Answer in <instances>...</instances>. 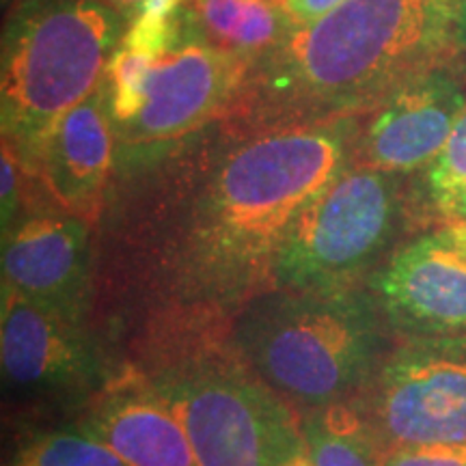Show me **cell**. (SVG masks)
Wrapping results in <instances>:
<instances>
[{
  "instance_id": "obj_10",
  "label": "cell",
  "mask_w": 466,
  "mask_h": 466,
  "mask_svg": "<svg viewBox=\"0 0 466 466\" xmlns=\"http://www.w3.org/2000/svg\"><path fill=\"white\" fill-rule=\"evenodd\" d=\"M370 289L378 311L412 337L466 335V255L447 229L400 247Z\"/></svg>"
},
{
  "instance_id": "obj_24",
  "label": "cell",
  "mask_w": 466,
  "mask_h": 466,
  "mask_svg": "<svg viewBox=\"0 0 466 466\" xmlns=\"http://www.w3.org/2000/svg\"><path fill=\"white\" fill-rule=\"evenodd\" d=\"M108 3L113 5V7L119 9L121 14H124L127 20H130V17L137 14V11H141L145 5L151 3V0H108Z\"/></svg>"
},
{
  "instance_id": "obj_14",
  "label": "cell",
  "mask_w": 466,
  "mask_h": 466,
  "mask_svg": "<svg viewBox=\"0 0 466 466\" xmlns=\"http://www.w3.org/2000/svg\"><path fill=\"white\" fill-rule=\"evenodd\" d=\"M78 423L126 466H199L182 423L138 367L106 380Z\"/></svg>"
},
{
  "instance_id": "obj_12",
  "label": "cell",
  "mask_w": 466,
  "mask_h": 466,
  "mask_svg": "<svg viewBox=\"0 0 466 466\" xmlns=\"http://www.w3.org/2000/svg\"><path fill=\"white\" fill-rule=\"evenodd\" d=\"M3 285L83 322L91 288V225L56 209L28 214L3 238Z\"/></svg>"
},
{
  "instance_id": "obj_8",
  "label": "cell",
  "mask_w": 466,
  "mask_h": 466,
  "mask_svg": "<svg viewBox=\"0 0 466 466\" xmlns=\"http://www.w3.org/2000/svg\"><path fill=\"white\" fill-rule=\"evenodd\" d=\"M250 67L209 44L182 15L175 39L149 67L137 113L115 130L121 162H147L151 151L229 113Z\"/></svg>"
},
{
  "instance_id": "obj_23",
  "label": "cell",
  "mask_w": 466,
  "mask_h": 466,
  "mask_svg": "<svg viewBox=\"0 0 466 466\" xmlns=\"http://www.w3.org/2000/svg\"><path fill=\"white\" fill-rule=\"evenodd\" d=\"M456 9V42L458 48L466 50V0H453Z\"/></svg>"
},
{
  "instance_id": "obj_9",
  "label": "cell",
  "mask_w": 466,
  "mask_h": 466,
  "mask_svg": "<svg viewBox=\"0 0 466 466\" xmlns=\"http://www.w3.org/2000/svg\"><path fill=\"white\" fill-rule=\"evenodd\" d=\"M0 367L5 391L25 400L89 401L106 384L83 322L39 307L3 285Z\"/></svg>"
},
{
  "instance_id": "obj_11",
  "label": "cell",
  "mask_w": 466,
  "mask_h": 466,
  "mask_svg": "<svg viewBox=\"0 0 466 466\" xmlns=\"http://www.w3.org/2000/svg\"><path fill=\"white\" fill-rule=\"evenodd\" d=\"M464 110L466 89L451 72L436 67L417 76L370 110L352 160L391 175L425 171Z\"/></svg>"
},
{
  "instance_id": "obj_3",
  "label": "cell",
  "mask_w": 466,
  "mask_h": 466,
  "mask_svg": "<svg viewBox=\"0 0 466 466\" xmlns=\"http://www.w3.org/2000/svg\"><path fill=\"white\" fill-rule=\"evenodd\" d=\"M380 311L359 289H268L231 324V346L296 412L346 404L380 367Z\"/></svg>"
},
{
  "instance_id": "obj_16",
  "label": "cell",
  "mask_w": 466,
  "mask_h": 466,
  "mask_svg": "<svg viewBox=\"0 0 466 466\" xmlns=\"http://www.w3.org/2000/svg\"><path fill=\"white\" fill-rule=\"evenodd\" d=\"M302 436L316 466H382L380 441L352 404H335L302 417Z\"/></svg>"
},
{
  "instance_id": "obj_20",
  "label": "cell",
  "mask_w": 466,
  "mask_h": 466,
  "mask_svg": "<svg viewBox=\"0 0 466 466\" xmlns=\"http://www.w3.org/2000/svg\"><path fill=\"white\" fill-rule=\"evenodd\" d=\"M382 466H466V445L398 447Z\"/></svg>"
},
{
  "instance_id": "obj_2",
  "label": "cell",
  "mask_w": 466,
  "mask_h": 466,
  "mask_svg": "<svg viewBox=\"0 0 466 466\" xmlns=\"http://www.w3.org/2000/svg\"><path fill=\"white\" fill-rule=\"evenodd\" d=\"M456 48L453 0H348L253 63L227 115L255 132L352 116Z\"/></svg>"
},
{
  "instance_id": "obj_6",
  "label": "cell",
  "mask_w": 466,
  "mask_h": 466,
  "mask_svg": "<svg viewBox=\"0 0 466 466\" xmlns=\"http://www.w3.org/2000/svg\"><path fill=\"white\" fill-rule=\"evenodd\" d=\"M398 217V175L350 160L285 233L272 289H352L387 248Z\"/></svg>"
},
{
  "instance_id": "obj_26",
  "label": "cell",
  "mask_w": 466,
  "mask_h": 466,
  "mask_svg": "<svg viewBox=\"0 0 466 466\" xmlns=\"http://www.w3.org/2000/svg\"><path fill=\"white\" fill-rule=\"evenodd\" d=\"M283 466H316V464H313V460L309 458V453L305 450V451L296 453V456H291Z\"/></svg>"
},
{
  "instance_id": "obj_28",
  "label": "cell",
  "mask_w": 466,
  "mask_h": 466,
  "mask_svg": "<svg viewBox=\"0 0 466 466\" xmlns=\"http://www.w3.org/2000/svg\"><path fill=\"white\" fill-rule=\"evenodd\" d=\"M5 3H7V0H5Z\"/></svg>"
},
{
  "instance_id": "obj_5",
  "label": "cell",
  "mask_w": 466,
  "mask_h": 466,
  "mask_svg": "<svg viewBox=\"0 0 466 466\" xmlns=\"http://www.w3.org/2000/svg\"><path fill=\"white\" fill-rule=\"evenodd\" d=\"M130 20L108 0H15L0 46V127L28 173L67 110L100 86Z\"/></svg>"
},
{
  "instance_id": "obj_7",
  "label": "cell",
  "mask_w": 466,
  "mask_h": 466,
  "mask_svg": "<svg viewBox=\"0 0 466 466\" xmlns=\"http://www.w3.org/2000/svg\"><path fill=\"white\" fill-rule=\"evenodd\" d=\"M360 395L382 447L466 445V335L410 337Z\"/></svg>"
},
{
  "instance_id": "obj_4",
  "label": "cell",
  "mask_w": 466,
  "mask_h": 466,
  "mask_svg": "<svg viewBox=\"0 0 466 466\" xmlns=\"http://www.w3.org/2000/svg\"><path fill=\"white\" fill-rule=\"evenodd\" d=\"M177 322L138 367L188 436L199 466H283L305 451L302 419L236 348Z\"/></svg>"
},
{
  "instance_id": "obj_15",
  "label": "cell",
  "mask_w": 466,
  "mask_h": 466,
  "mask_svg": "<svg viewBox=\"0 0 466 466\" xmlns=\"http://www.w3.org/2000/svg\"><path fill=\"white\" fill-rule=\"evenodd\" d=\"M184 15L209 44L250 66L294 28L281 5L270 0H186Z\"/></svg>"
},
{
  "instance_id": "obj_25",
  "label": "cell",
  "mask_w": 466,
  "mask_h": 466,
  "mask_svg": "<svg viewBox=\"0 0 466 466\" xmlns=\"http://www.w3.org/2000/svg\"><path fill=\"white\" fill-rule=\"evenodd\" d=\"M445 229H447V233H450L451 240L458 244V248L462 250V253L466 255V227L450 225V227H445Z\"/></svg>"
},
{
  "instance_id": "obj_27",
  "label": "cell",
  "mask_w": 466,
  "mask_h": 466,
  "mask_svg": "<svg viewBox=\"0 0 466 466\" xmlns=\"http://www.w3.org/2000/svg\"><path fill=\"white\" fill-rule=\"evenodd\" d=\"M270 3H279V5H283V0H270Z\"/></svg>"
},
{
  "instance_id": "obj_13",
  "label": "cell",
  "mask_w": 466,
  "mask_h": 466,
  "mask_svg": "<svg viewBox=\"0 0 466 466\" xmlns=\"http://www.w3.org/2000/svg\"><path fill=\"white\" fill-rule=\"evenodd\" d=\"M115 154L116 134L100 83L86 100L56 121L33 173L61 212L93 225L104 208Z\"/></svg>"
},
{
  "instance_id": "obj_22",
  "label": "cell",
  "mask_w": 466,
  "mask_h": 466,
  "mask_svg": "<svg viewBox=\"0 0 466 466\" xmlns=\"http://www.w3.org/2000/svg\"><path fill=\"white\" fill-rule=\"evenodd\" d=\"M441 212L450 218V225L466 227V188L460 190L456 197H451V199L441 208Z\"/></svg>"
},
{
  "instance_id": "obj_18",
  "label": "cell",
  "mask_w": 466,
  "mask_h": 466,
  "mask_svg": "<svg viewBox=\"0 0 466 466\" xmlns=\"http://www.w3.org/2000/svg\"><path fill=\"white\" fill-rule=\"evenodd\" d=\"M462 188H466V110L439 158L425 168V190L439 209Z\"/></svg>"
},
{
  "instance_id": "obj_19",
  "label": "cell",
  "mask_w": 466,
  "mask_h": 466,
  "mask_svg": "<svg viewBox=\"0 0 466 466\" xmlns=\"http://www.w3.org/2000/svg\"><path fill=\"white\" fill-rule=\"evenodd\" d=\"M26 173L22 160L17 158L15 149L7 141H3V156H0V197H3V208H0V223H3V238L14 229V227L25 218L22 214V175Z\"/></svg>"
},
{
  "instance_id": "obj_17",
  "label": "cell",
  "mask_w": 466,
  "mask_h": 466,
  "mask_svg": "<svg viewBox=\"0 0 466 466\" xmlns=\"http://www.w3.org/2000/svg\"><path fill=\"white\" fill-rule=\"evenodd\" d=\"M7 466H126L113 450L83 425L42 430L22 439Z\"/></svg>"
},
{
  "instance_id": "obj_1",
  "label": "cell",
  "mask_w": 466,
  "mask_h": 466,
  "mask_svg": "<svg viewBox=\"0 0 466 466\" xmlns=\"http://www.w3.org/2000/svg\"><path fill=\"white\" fill-rule=\"evenodd\" d=\"M352 116L253 132L220 151L162 242L158 281L201 322L240 311L272 289V270L294 218L352 160Z\"/></svg>"
},
{
  "instance_id": "obj_21",
  "label": "cell",
  "mask_w": 466,
  "mask_h": 466,
  "mask_svg": "<svg viewBox=\"0 0 466 466\" xmlns=\"http://www.w3.org/2000/svg\"><path fill=\"white\" fill-rule=\"evenodd\" d=\"M348 0H283V11L289 17L291 26H302L309 22L319 20L330 11L341 7Z\"/></svg>"
}]
</instances>
